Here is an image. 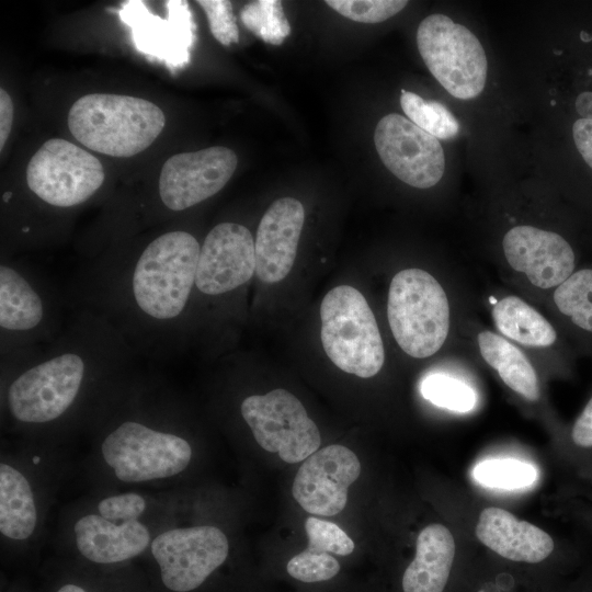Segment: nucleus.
Returning <instances> with one entry per match:
<instances>
[{"label":"nucleus","mask_w":592,"mask_h":592,"mask_svg":"<svg viewBox=\"0 0 592 592\" xmlns=\"http://www.w3.org/2000/svg\"><path fill=\"white\" fill-rule=\"evenodd\" d=\"M200 250L193 234L174 229L103 257L79 270L68 305L103 316L139 357L172 358L190 323Z\"/></svg>","instance_id":"1"},{"label":"nucleus","mask_w":592,"mask_h":592,"mask_svg":"<svg viewBox=\"0 0 592 592\" xmlns=\"http://www.w3.org/2000/svg\"><path fill=\"white\" fill-rule=\"evenodd\" d=\"M60 333L29 358L1 367L5 408L15 422L45 425L75 408L95 379L119 378L138 354L100 314L71 307Z\"/></svg>","instance_id":"2"},{"label":"nucleus","mask_w":592,"mask_h":592,"mask_svg":"<svg viewBox=\"0 0 592 592\" xmlns=\"http://www.w3.org/2000/svg\"><path fill=\"white\" fill-rule=\"evenodd\" d=\"M67 297L36 267L0 264L1 367L15 365L52 342L66 325Z\"/></svg>","instance_id":"3"},{"label":"nucleus","mask_w":592,"mask_h":592,"mask_svg":"<svg viewBox=\"0 0 592 592\" xmlns=\"http://www.w3.org/2000/svg\"><path fill=\"white\" fill-rule=\"evenodd\" d=\"M68 127L87 148L112 157H132L148 148L164 127L155 103L129 95L90 93L69 110Z\"/></svg>","instance_id":"4"},{"label":"nucleus","mask_w":592,"mask_h":592,"mask_svg":"<svg viewBox=\"0 0 592 592\" xmlns=\"http://www.w3.org/2000/svg\"><path fill=\"white\" fill-rule=\"evenodd\" d=\"M387 317L400 349L411 357L434 355L449 331V304L439 281L421 269H405L391 280Z\"/></svg>","instance_id":"5"},{"label":"nucleus","mask_w":592,"mask_h":592,"mask_svg":"<svg viewBox=\"0 0 592 592\" xmlns=\"http://www.w3.org/2000/svg\"><path fill=\"white\" fill-rule=\"evenodd\" d=\"M321 342L328 357L345 373L362 378L383 367V339L365 297L354 287L332 288L320 306Z\"/></svg>","instance_id":"6"},{"label":"nucleus","mask_w":592,"mask_h":592,"mask_svg":"<svg viewBox=\"0 0 592 592\" xmlns=\"http://www.w3.org/2000/svg\"><path fill=\"white\" fill-rule=\"evenodd\" d=\"M417 45L430 72L451 95L469 100L483 91L487 56L466 26L445 14H431L418 27Z\"/></svg>","instance_id":"7"},{"label":"nucleus","mask_w":592,"mask_h":592,"mask_svg":"<svg viewBox=\"0 0 592 592\" xmlns=\"http://www.w3.org/2000/svg\"><path fill=\"white\" fill-rule=\"evenodd\" d=\"M101 452L115 476L143 482L175 476L190 464L192 448L182 436L133 418L119 421L104 437Z\"/></svg>","instance_id":"8"},{"label":"nucleus","mask_w":592,"mask_h":592,"mask_svg":"<svg viewBox=\"0 0 592 592\" xmlns=\"http://www.w3.org/2000/svg\"><path fill=\"white\" fill-rule=\"evenodd\" d=\"M104 178L98 158L61 138L45 141L26 169L30 191L43 203L56 208L82 205L99 191Z\"/></svg>","instance_id":"9"},{"label":"nucleus","mask_w":592,"mask_h":592,"mask_svg":"<svg viewBox=\"0 0 592 592\" xmlns=\"http://www.w3.org/2000/svg\"><path fill=\"white\" fill-rule=\"evenodd\" d=\"M240 412L257 443L277 453L285 463L304 462L319 449L321 437L316 423L303 403L285 389L246 397Z\"/></svg>","instance_id":"10"},{"label":"nucleus","mask_w":592,"mask_h":592,"mask_svg":"<svg viewBox=\"0 0 592 592\" xmlns=\"http://www.w3.org/2000/svg\"><path fill=\"white\" fill-rule=\"evenodd\" d=\"M228 539L212 525L172 528L151 543L162 584L172 592H191L227 559Z\"/></svg>","instance_id":"11"},{"label":"nucleus","mask_w":592,"mask_h":592,"mask_svg":"<svg viewBox=\"0 0 592 592\" xmlns=\"http://www.w3.org/2000/svg\"><path fill=\"white\" fill-rule=\"evenodd\" d=\"M374 143L385 167L402 182L429 189L442 179V145L410 119L397 113L384 116L376 125Z\"/></svg>","instance_id":"12"},{"label":"nucleus","mask_w":592,"mask_h":592,"mask_svg":"<svg viewBox=\"0 0 592 592\" xmlns=\"http://www.w3.org/2000/svg\"><path fill=\"white\" fill-rule=\"evenodd\" d=\"M255 273V247L243 225L224 221L214 226L201 244L194 297L217 298L234 293Z\"/></svg>","instance_id":"13"},{"label":"nucleus","mask_w":592,"mask_h":592,"mask_svg":"<svg viewBox=\"0 0 592 592\" xmlns=\"http://www.w3.org/2000/svg\"><path fill=\"white\" fill-rule=\"evenodd\" d=\"M238 159L224 146L170 157L162 166L158 192L170 212H183L218 193L230 180Z\"/></svg>","instance_id":"14"},{"label":"nucleus","mask_w":592,"mask_h":592,"mask_svg":"<svg viewBox=\"0 0 592 592\" xmlns=\"http://www.w3.org/2000/svg\"><path fill=\"white\" fill-rule=\"evenodd\" d=\"M167 19L152 14L143 1L122 4L118 16L129 26L135 47L141 54L162 62L170 69L190 61L194 41V24L187 2L166 1Z\"/></svg>","instance_id":"15"},{"label":"nucleus","mask_w":592,"mask_h":592,"mask_svg":"<svg viewBox=\"0 0 592 592\" xmlns=\"http://www.w3.org/2000/svg\"><path fill=\"white\" fill-rule=\"evenodd\" d=\"M360 473L361 464L355 453L343 445H329L303 462L292 493L308 513L332 516L345 508L348 489Z\"/></svg>","instance_id":"16"},{"label":"nucleus","mask_w":592,"mask_h":592,"mask_svg":"<svg viewBox=\"0 0 592 592\" xmlns=\"http://www.w3.org/2000/svg\"><path fill=\"white\" fill-rule=\"evenodd\" d=\"M502 247L509 265L539 288H556L577 270L572 247L554 231L515 226L504 235Z\"/></svg>","instance_id":"17"},{"label":"nucleus","mask_w":592,"mask_h":592,"mask_svg":"<svg viewBox=\"0 0 592 592\" xmlns=\"http://www.w3.org/2000/svg\"><path fill=\"white\" fill-rule=\"evenodd\" d=\"M305 221L303 204L293 197L275 200L262 216L254 240L255 275L264 283L285 278L295 262Z\"/></svg>","instance_id":"18"},{"label":"nucleus","mask_w":592,"mask_h":592,"mask_svg":"<svg viewBox=\"0 0 592 592\" xmlns=\"http://www.w3.org/2000/svg\"><path fill=\"white\" fill-rule=\"evenodd\" d=\"M475 533L487 548L516 563L538 565L555 551V542L547 532L501 508L482 510Z\"/></svg>","instance_id":"19"},{"label":"nucleus","mask_w":592,"mask_h":592,"mask_svg":"<svg viewBox=\"0 0 592 592\" xmlns=\"http://www.w3.org/2000/svg\"><path fill=\"white\" fill-rule=\"evenodd\" d=\"M80 554L95 563H116L141 554L150 542L148 528L137 520L116 523L98 514L80 517L73 527Z\"/></svg>","instance_id":"20"},{"label":"nucleus","mask_w":592,"mask_h":592,"mask_svg":"<svg viewBox=\"0 0 592 592\" xmlns=\"http://www.w3.org/2000/svg\"><path fill=\"white\" fill-rule=\"evenodd\" d=\"M455 562V540L442 524H430L418 535L415 555L401 578L402 592H446Z\"/></svg>","instance_id":"21"},{"label":"nucleus","mask_w":592,"mask_h":592,"mask_svg":"<svg viewBox=\"0 0 592 592\" xmlns=\"http://www.w3.org/2000/svg\"><path fill=\"white\" fill-rule=\"evenodd\" d=\"M479 352L501 380L530 401L540 397L535 368L523 352L508 339L492 331H481L477 338Z\"/></svg>","instance_id":"22"},{"label":"nucleus","mask_w":592,"mask_h":592,"mask_svg":"<svg viewBox=\"0 0 592 592\" xmlns=\"http://www.w3.org/2000/svg\"><path fill=\"white\" fill-rule=\"evenodd\" d=\"M37 523V511L30 482L9 464L0 466V531L8 538H29Z\"/></svg>","instance_id":"23"},{"label":"nucleus","mask_w":592,"mask_h":592,"mask_svg":"<svg viewBox=\"0 0 592 592\" xmlns=\"http://www.w3.org/2000/svg\"><path fill=\"white\" fill-rule=\"evenodd\" d=\"M499 332L530 348H548L557 340L554 326L536 309L516 296H505L491 310Z\"/></svg>","instance_id":"24"},{"label":"nucleus","mask_w":592,"mask_h":592,"mask_svg":"<svg viewBox=\"0 0 592 592\" xmlns=\"http://www.w3.org/2000/svg\"><path fill=\"white\" fill-rule=\"evenodd\" d=\"M553 301L572 328L592 335V267L577 269L555 288Z\"/></svg>","instance_id":"25"},{"label":"nucleus","mask_w":592,"mask_h":592,"mask_svg":"<svg viewBox=\"0 0 592 592\" xmlns=\"http://www.w3.org/2000/svg\"><path fill=\"white\" fill-rule=\"evenodd\" d=\"M400 104L408 119L437 139H451L459 132L456 117L437 101H426L402 89Z\"/></svg>","instance_id":"26"},{"label":"nucleus","mask_w":592,"mask_h":592,"mask_svg":"<svg viewBox=\"0 0 592 592\" xmlns=\"http://www.w3.org/2000/svg\"><path fill=\"white\" fill-rule=\"evenodd\" d=\"M247 29L264 42L280 45L291 33L281 1L261 0L248 3L240 13Z\"/></svg>","instance_id":"27"},{"label":"nucleus","mask_w":592,"mask_h":592,"mask_svg":"<svg viewBox=\"0 0 592 592\" xmlns=\"http://www.w3.org/2000/svg\"><path fill=\"white\" fill-rule=\"evenodd\" d=\"M473 474L479 483L502 489L527 487L537 476L531 464L511 458L485 460L474 468Z\"/></svg>","instance_id":"28"},{"label":"nucleus","mask_w":592,"mask_h":592,"mask_svg":"<svg viewBox=\"0 0 592 592\" xmlns=\"http://www.w3.org/2000/svg\"><path fill=\"white\" fill-rule=\"evenodd\" d=\"M420 390L426 400L453 411L467 412L476 403L475 392L469 386L444 374L425 376Z\"/></svg>","instance_id":"29"},{"label":"nucleus","mask_w":592,"mask_h":592,"mask_svg":"<svg viewBox=\"0 0 592 592\" xmlns=\"http://www.w3.org/2000/svg\"><path fill=\"white\" fill-rule=\"evenodd\" d=\"M326 3L341 15L361 23L383 22L399 11L408 1L402 0H327Z\"/></svg>","instance_id":"30"},{"label":"nucleus","mask_w":592,"mask_h":592,"mask_svg":"<svg viewBox=\"0 0 592 592\" xmlns=\"http://www.w3.org/2000/svg\"><path fill=\"white\" fill-rule=\"evenodd\" d=\"M286 570L294 579L309 583L333 578L340 565L329 553L307 548L288 561Z\"/></svg>","instance_id":"31"},{"label":"nucleus","mask_w":592,"mask_h":592,"mask_svg":"<svg viewBox=\"0 0 592 592\" xmlns=\"http://www.w3.org/2000/svg\"><path fill=\"white\" fill-rule=\"evenodd\" d=\"M309 549L348 556L354 550V543L338 525L317 517H308L305 522Z\"/></svg>","instance_id":"32"},{"label":"nucleus","mask_w":592,"mask_h":592,"mask_svg":"<svg viewBox=\"0 0 592 592\" xmlns=\"http://www.w3.org/2000/svg\"><path fill=\"white\" fill-rule=\"evenodd\" d=\"M197 3L207 16L212 34L220 44L228 46L239 41L238 26L229 1L200 0Z\"/></svg>","instance_id":"33"},{"label":"nucleus","mask_w":592,"mask_h":592,"mask_svg":"<svg viewBox=\"0 0 592 592\" xmlns=\"http://www.w3.org/2000/svg\"><path fill=\"white\" fill-rule=\"evenodd\" d=\"M145 509V499L135 492L107 497L98 504L100 515L113 522L137 520Z\"/></svg>","instance_id":"34"},{"label":"nucleus","mask_w":592,"mask_h":592,"mask_svg":"<svg viewBox=\"0 0 592 592\" xmlns=\"http://www.w3.org/2000/svg\"><path fill=\"white\" fill-rule=\"evenodd\" d=\"M569 439L577 451L592 453V396L574 420Z\"/></svg>","instance_id":"35"},{"label":"nucleus","mask_w":592,"mask_h":592,"mask_svg":"<svg viewBox=\"0 0 592 592\" xmlns=\"http://www.w3.org/2000/svg\"><path fill=\"white\" fill-rule=\"evenodd\" d=\"M572 135L577 149L592 169V119L579 118L576 121L572 126Z\"/></svg>","instance_id":"36"},{"label":"nucleus","mask_w":592,"mask_h":592,"mask_svg":"<svg viewBox=\"0 0 592 592\" xmlns=\"http://www.w3.org/2000/svg\"><path fill=\"white\" fill-rule=\"evenodd\" d=\"M13 103L7 91L0 89V149L2 150L12 128Z\"/></svg>","instance_id":"37"},{"label":"nucleus","mask_w":592,"mask_h":592,"mask_svg":"<svg viewBox=\"0 0 592 592\" xmlns=\"http://www.w3.org/2000/svg\"><path fill=\"white\" fill-rule=\"evenodd\" d=\"M576 110L583 119H592V92L585 91L578 95Z\"/></svg>","instance_id":"38"},{"label":"nucleus","mask_w":592,"mask_h":592,"mask_svg":"<svg viewBox=\"0 0 592 592\" xmlns=\"http://www.w3.org/2000/svg\"><path fill=\"white\" fill-rule=\"evenodd\" d=\"M56 592H88L84 588L76 583H66L57 589Z\"/></svg>","instance_id":"39"},{"label":"nucleus","mask_w":592,"mask_h":592,"mask_svg":"<svg viewBox=\"0 0 592 592\" xmlns=\"http://www.w3.org/2000/svg\"><path fill=\"white\" fill-rule=\"evenodd\" d=\"M571 592H592V579L578 583Z\"/></svg>","instance_id":"40"},{"label":"nucleus","mask_w":592,"mask_h":592,"mask_svg":"<svg viewBox=\"0 0 592 592\" xmlns=\"http://www.w3.org/2000/svg\"><path fill=\"white\" fill-rule=\"evenodd\" d=\"M580 38H581L582 42L588 43V42H591V41H592V35L589 34V33L585 32V31H582V32L580 33Z\"/></svg>","instance_id":"41"},{"label":"nucleus","mask_w":592,"mask_h":592,"mask_svg":"<svg viewBox=\"0 0 592 592\" xmlns=\"http://www.w3.org/2000/svg\"><path fill=\"white\" fill-rule=\"evenodd\" d=\"M554 53H555V54H557V55H560V54H562V52H561V50H554Z\"/></svg>","instance_id":"42"},{"label":"nucleus","mask_w":592,"mask_h":592,"mask_svg":"<svg viewBox=\"0 0 592 592\" xmlns=\"http://www.w3.org/2000/svg\"><path fill=\"white\" fill-rule=\"evenodd\" d=\"M550 104L554 106V105H556V102H555V101H551Z\"/></svg>","instance_id":"43"}]
</instances>
